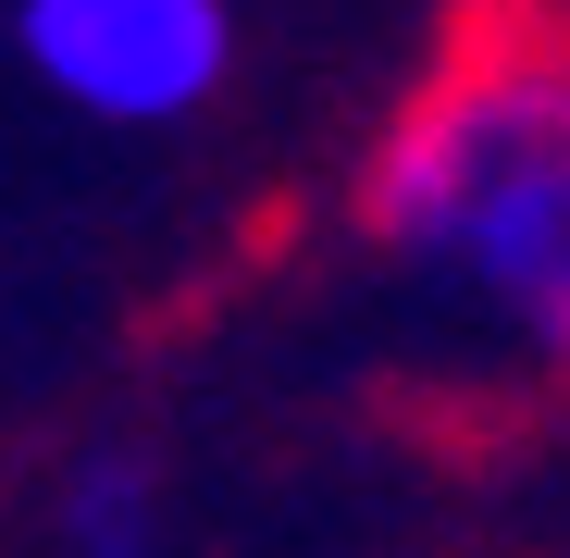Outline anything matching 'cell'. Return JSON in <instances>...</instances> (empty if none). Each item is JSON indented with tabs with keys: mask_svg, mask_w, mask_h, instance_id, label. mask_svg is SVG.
<instances>
[{
	"mask_svg": "<svg viewBox=\"0 0 570 558\" xmlns=\"http://www.w3.org/2000/svg\"><path fill=\"white\" fill-rule=\"evenodd\" d=\"M62 558H161V459L137 434H100L62 472Z\"/></svg>",
	"mask_w": 570,
	"mask_h": 558,
	"instance_id": "3957f363",
	"label": "cell"
},
{
	"mask_svg": "<svg viewBox=\"0 0 570 558\" xmlns=\"http://www.w3.org/2000/svg\"><path fill=\"white\" fill-rule=\"evenodd\" d=\"M13 50L87 125H186L236 75V0H13Z\"/></svg>",
	"mask_w": 570,
	"mask_h": 558,
	"instance_id": "7a4b0ae2",
	"label": "cell"
},
{
	"mask_svg": "<svg viewBox=\"0 0 570 558\" xmlns=\"http://www.w3.org/2000/svg\"><path fill=\"white\" fill-rule=\"evenodd\" d=\"M360 236L385 273L521 372L570 385V26L484 13L360 161Z\"/></svg>",
	"mask_w": 570,
	"mask_h": 558,
	"instance_id": "6da1fadb",
	"label": "cell"
}]
</instances>
